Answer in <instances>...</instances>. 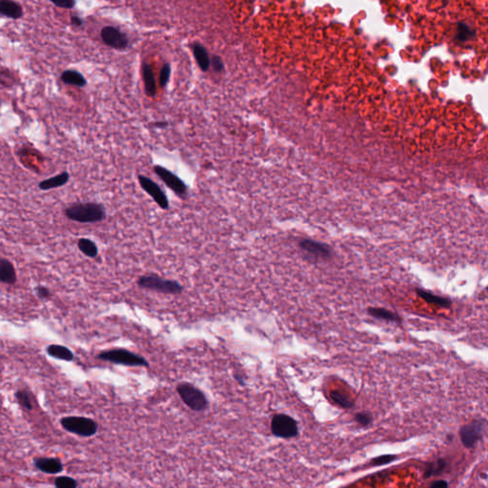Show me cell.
<instances>
[{"label": "cell", "mask_w": 488, "mask_h": 488, "mask_svg": "<svg viewBox=\"0 0 488 488\" xmlns=\"http://www.w3.org/2000/svg\"><path fill=\"white\" fill-rule=\"evenodd\" d=\"M71 22L74 26H82L83 25V19L80 18L79 16L77 15H74V16H72L71 18Z\"/></svg>", "instance_id": "obj_33"}, {"label": "cell", "mask_w": 488, "mask_h": 488, "mask_svg": "<svg viewBox=\"0 0 488 488\" xmlns=\"http://www.w3.org/2000/svg\"><path fill=\"white\" fill-rule=\"evenodd\" d=\"M15 398L19 403L28 411L33 410V403L31 401V394L26 390H18L15 393Z\"/></svg>", "instance_id": "obj_25"}, {"label": "cell", "mask_w": 488, "mask_h": 488, "mask_svg": "<svg viewBox=\"0 0 488 488\" xmlns=\"http://www.w3.org/2000/svg\"><path fill=\"white\" fill-rule=\"evenodd\" d=\"M271 430L278 438L291 439L299 435V425L294 418L286 414H277L272 418Z\"/></svg>", "instance_id": "obj_7"}, {"label": "cell", "mask_w": 488, "mask_h": 488, "mask_svg": "<svg viewBox=\"0 0 488 488\" xmlns=\"http://www.w3.org/2000/svg\"><path fill=\"white\" fill-rule=\"evenodd\" d=\"M50 1L58 8H64V9H72L75 4L74 0H50Z\"/></svg>", "instance_id": "obj_30"}, {"label": "cell", "mask_w": 488, "mask_h": 488, "mask_svg": "<svg viewBox=\"0 0 488 488\" xmlns=\"http://www.w3.org/2000/svg\"><path fill=\"white\" fill-rule=\"evenodd\" d=\"M487 291H488V287L487 288Z\"/></svg>", "instance_id": "obj_38"}, {"label": "cell", "mask_w": 488, "mask_h": 488, "mask_svg": "<svg viewBox=\"0 0 488 488\" xmlns=\"http://www.w3.org/2000/svg\"><path fill=\"white\" fill-rule=\"evenodd\" d=\"M46 351H47L49 356H51L55 359L66 360V361H72L74 359V355H73L72 351L69 348L62 346V345H49L47 347Z\"/></svg>", "instance_id": "obj_19"}, {"label": "cell", "mask_w": 488, "mask_h": 488, "mask_svg": "<svg viewBox=\"0 0 488 488\" xmlns=\"http://www.w3.org/2000/svg\"><path fill=\"white\" fill-rule=\"evenodd\" d=\"M448 483L445 481V480H439V481H435L433 482L430 485L431 488H448Z\"/></svg>", "instance_id": "obj_32"}, {"label": "cell", "mask_w": 488, "mask_h": 488, "mask_svg": "<svg viewBox=\"0 0 488 488\" xmlns=\"http://www.w3.org/2000/svg\"><path fill=\"white\" fill-rule=\"evenodd\" d=\"M101 38L107 46L116 50L126 49L129 45L127 35L113 26H107L102 29Z\"/></svg>", "instance_id": "obj_10"}, {"label": "cell", "mask_w": 488, "mask_h": 488, "mask_svg": "<svg viewBox=\"0 0 488 488\" xmlns=\"http://www.w3.org/2000/svg\"><path fill=\"white\" fill-rule=\"evenodd\" d=\"M154 172L164 182V184L181 200H186L188 197V186L186 183L172 171L160 165L154 166Z\"/></svg>", "instance_id": "obj_8"}, {"label": "cell", "mask_w": 488, "mask_h": 488, "mask_svg": "<svg viewBox=\"0 0 488 488\" xmlns=\"http://www.w3.org/2000/svg\"><path fill=\"white\" fill-rule=\"evenodd\" d=\"M60 423L65 430L85 438L96 435L99 430V424L86 417H64Z\"/></svg>", "instance_id": "obj_5"}, {"label": "cell", "mask_w": 488, "mask_h": 488, "mask_svg": "<svg viewBox=\"0 0 488 488\" xmlns=\"http://www.w3.org/2000/svg\"><path fill=\"white\" fill-rule=\"evenodd\" d=\"M97 359L109 361L115 364L149 367V362L142 356H139L138 354L131 352L129 350L122 348H115L108 351H103L97 356Z\"/></svg>", "instance_id": "obj_2"}, {"label": "cell", "mask_w": 488, "mask_h": 488, "mask_svg": "<svg viewBox=\"0 0 488 488\" xmlns=\"http://www.w3.org/2000/svg\"><path fill=\"white\" fill-rule=\"evenodd\" d=\"M367 312L370 316H373L375 318L382 319L391 323H397V324H402V319L401 316H399L397 313L390 311L385 308H380V307H370L367 309Z\"/></svg>", "instance_id": "obj_14"}, {"label": "cell", "mask_w": 488, "mask_h": 488, "mask_svg": "<svg viewBox=\"0 0 488 488\" xmlns=\"http://www.w3.org/2000/svg\"><path fill=\"white\" fill-rule=\"evenodd\" d=\"M35 468L46 474H58L63 471V464L57 458H36L34 459Z\"/></svg>", "instance_id": "obj_12"}, {"label": "cell", "mask_w": 488, "mask_h": 488, "mask_svg": "<svg viewBox=\"0 0 488 488\" xmlns=\"http://www.w3.org/2000/svg\"><path fill=\"white\" fill-rule=\"evenodd\" d=\"M235 378H236V380H237V381H238L241 384L244 385V379L243 377H242V376H237V375H236V376H235Z\"/></svg>", "instance_id": "obj_36"}, {"label": "cell", "mask_w": 488, "mask_h": 488, "mask_svg": "<svg viewBox=\"0 0 488 488\" xmlns=\"http://www.w3.org/2000/svg\"><path fill=\"white\" fill-rule=\"evenodd\" d=\"M144 89L145 93L149 98H155L157 95V83L154 71L149 64H143L142 66Z\"/></svg>", "instance_id": "obj_15"}, {"label": "cell", "mask_w": 488, "mask_h": 488, "mask_svg": "<svg viewBox=\"0 0 488 488\" xmlns=\"http://www.w3.org/2000/svg\"><path fill=\"white\" fill-rule=\"evenodd\" d=\"M398 458L397 455H383V456H379V457H376L374 458L373 459H371L369 465L371 466H381V465H384V464H388L394 460H396Z\"/></svg>", "instance_id": "obj_27"}, {"label": "cell", "mask_w": 488, "mask_h": 488, "mask_svg": "<svg viewBox=\"0 0 488 488\" xmlns=\"http://www.w3.org/2000/svg\"><path fill=\"white\" fill-rule=\"evenodd\" d=\"M300 245L303 251H305L307 254L311 255L316 259H325L330 258V249L324 244H319L317 242L310 240H305L301 242Z\"/></svg>", "instance_id": "obj_11"}, {"label": "cell", "mask_w": 488, "mask_h": 488, "mask_svg": "<svg viewBox=\"0 0 488 488\" xmlns=\"http://www.w3.org/2000/svg\"><path fill=\"white\" fill-rule=\"evenodd\" d=\"M77 247L80 252L90 259H95L99 255V248L96 243L90 239L81 238L77 242Z\"/></svg>", "instance_id": "obj_22"}, {"label": "cell", "mask_w": 488, "mask_h": 488, "mask_svg": "<svg viewBox=\"0 0 488 488\" xmlns=\"http://www.w3.org/2000/svg\"><path fill=\"white\" fill-rule=\"evenodd\" d=\"M488 421L485 418L473 419L459 429V439L462 445L467 449H472L482 441Z\"/></svg>", "instance_id": "obj_6"}, {"label": "cell", "mask_w": 488, "mask_h": 488, "mask_svg": "<svg viewBox=\"0 0 488 488\" xmlns=\"http://www.w3.org/2000/svg\"><path fill=\"white\" fill-rule=\"evenodd\" d=\"M355 420L361 426H369L373 422V417L368 412H360L355 416Z\"/></svg>", "instance_id": "obj_29"}, {"label": "cell", "mask_w": 488, "mask_h": 488, "mask_svg": "<svg viewBox=\"0 0 488 488\" xmlns=\"http://www.w3.org/2000/svg\"><path fill=\"white\" fill-rule=\"evenodd\" d=\"M448 466V461L444 458L436 459L427 464L426 470L423 474L424 479H430L432 477L440 476L444 473Z\"/></svg>", "instance_id": "obj_21"}, {"label": "cell", "mask_w": 488, "mask_h": 488, "mask_svg": "<svg viewBox=\"0 0 488 488\" xmlns=\"http://www.w3.org/2000/svg\"><path fill=\"white\" fill-rule=\"evenodd\" d=\"M70 174L66 171L57 174L55 176L44 179L38 183V188L42 191H49L52 189H56L59 187L64 186L69 182Z\"/></svg>", "instance_id": "obj_13"}, {"label": "cell", "mask_w": 488, "mask_h": 488, "mask_svg": "<svg viewBox=\"0 0 488 488\" xmlns=\"http://www.w3.org/2000/svg\"><path fill=\"white\" fill-rule=\"evenodd\" d=\"M330 398L333 402L339 404L343 408H352L355 405L354 402L347 395L338 390L331 391Z\"/></svg>", "instance_id": "obj_24"}, {"label": "cell", "mask_w": 488, "mask_h": 488, "mask_svg": "<svg viewBox=\"0 0 488 488\" xmlns=\"http://www.w3.org/2000/svg\"><path fill=\"white\" fill-rule=\"evenodd\" d=\"M453 440H454V435H453V434H448V435L446 436V441H447V443H451Z\"/></svg>", "instance_id": "obj_37"}, {"label": "cell", "mask_w": 488, "mask_h": 488, "mask_svg": "<svg viewBox=\"0 0 488 488\" xmlns=\"http://www.w3.org/2000/svg\"><path fill=\"white\" fill-rule=\"evenodd\" d=\"M55 487L58 488H75L78 487V483L71 477L60 476L55 480Z\"/></svg>", "instance_id": "obj_26"}, {"label": "cell", "mask_w": 488, "mask_h": 488, "mask_svg": "<svg viewBox=\"0 0 488 488\" xmlns=\"http://www.w3.org/2000/svg\"><path fill=\"white\" fill-rule=\"evenodd\" d=\"M193 52L201 70L203 72H206L210 67V58L206 49L201 46V44H196L193 48Z\"/></svg>", "instance_id": "obj_23"}, {"label": "cell", "mask_w": 488, "mask_h": 488, "mask_svg": "<svg viewBox=\"0 0 488 488\" xmlns=\"http://www.w3.org/2000/svg\"><path fill=\"white\" fill-rule=\"evenodd\" d=\"M64 215L78 223H97L106 218V210L101 203L75 202L64 210Z\"/></svg>", "instance_id": "obj_1"}, {"label": "cell", "mask_w": 488, "mask_h": 488, "mask_svg": "<svg viewBox=\"0 0 488 488\" xmlns=\"http://www.w3.org/2000/svg\"><path fill=\"white\" fill-rule=\"evenodd\" d=\"M138 285L143 289L171 295L181 294L183 291V286L178 281L165 279L157 275H146L140 277L138 280Z\"/></svg>", "instance_id": "obj_4"}, {"label": "cell", "mask_w": 488, "mask_h": 488, "mask_svg": "<svg viewBox=\"0 0 488 488\" xmlns=\"http://www.w3.org/2000/svg\"><path fill=\"white\" fill-rule=\"evenodd\" d=\"M0 13L4 16L13 19H18L23 15L21 6L13 0H1Z\"/></svg>", "instance_id": "obj_17"}, {"label": "cell", "mask_w": 488, "mask_h": 488, "mask_svg": "<svg viewBox=\"0 0 488 488\" xmlns=\"http://www.w3.org/2000/svg\"><path fill=\"white\" fill-rule=\"evenodd\" d=\"M138 178L141 188L155 201L158 207L162 210H168L170 207L169 200L158 183L143 174H139Z\"/></svg>", "instance_id": "obj_9"}, {"label": "cell", "mask_w": 488, "mask_h": 488, "mask_svg": "<svg viewBox=\"0 0 488 488\" xmlns=\"http://www.w3.org/2000/svg\"><path fill=\"white\" fill-rule=\"evenodd\" d=\"M35 292L36 294V296L41 299V300H46V299H49L51 297V292L50 290L47 287H44V286H36L35 288Z\"/></svg>", "instance_id": "obj_31"}, {"label": "cell", "mask_w": 488, "mask_h": 488, "mask_svg": "<svg viewBox=\"0 0 488 488\" xmlns=\"http://www.w3.org/2000/svg\"><path fill=\"white\" fill-rule=\"evenodd\" d=\"M162 125L167 126V125H168V123H167V122H158V123H155V124H154V127H158V128H165V127H164V126H162Z\"/></svg>", "instance_id": "obj_35"}, {"label": "cell", "mask_w": 488, "mask_h": 488, "mask_svg": "<svg viewBox=\"0 0 488 488\" xmlns=\"http://www.w3.org/2000/svg\"><path fill=\"white\" fill-rule=\"evenodd\" d=\"M213 65L215 71H220L222 69V63L217 58H213Z\"/></svg>", "instance_id": "obj_34"}, {"label": "cell", "mask_w": 488, "mask_h": 488, "mask_svg": "<svg viewBox=\"0 0 488 488\" xmlns=\"http://www.w3.org/2000/svg\"><path fill=\"white\" fill-rule=\"evenodd\" d=\"M61 80L65 84L79 87V88H83L87 85V80L84 75L74 70H67L62 72Z\"/></svg>", "instance_id": "obj_20"}, {"label": "cell", "mask_w": 488, "mask_h": 488, "mask_svg": "<svg viewBox=\"0 0 488 488\" xmlns=\"http://www.w3.org/2000/svg\"><path fill=\"white\" fill-rule=\"evenodd\" d=\"M416 293L419 298H421L423 301H425L429 304L438 305V306L443 307V308H450L452 305V302L450 300L446 299L445 297H441V296L432 294L428 291H425L422 289H416Z\"/></svg>", "instance_id": "obj_18"}, {"label": "cell", "mask_w": 488, "mask_h": 488, "mask_svg": "<svg viewBox=\"0 0 488 488\" xmlns=\"http://www.w3.org/2000/svg\"><path fill=\"white\" fill-rule=\"evenodd\" d=\"M170 76H171V66L170 64L166 63L163 65L159 73V84L161 88H165L168 84Z\"/></svg>", "instance_id": "obj_28"}, {"label": "cell", "mask_w": 488, "mask_h": 488, "mask_svg": "<svg viewBox=\"0 0 488 488\" xmlns=\"http://www.w3.org/2000/svg\"><path fill=\"white\" fill-rule=\"evenodd\" d=\"M180 399L189 408L196 412H202L208 409L209 402L201 389L189 383H182L176 386Z\"/></svg>", "instance_id": "obj_3"}, {"label": "cell", "mask_w": 488, "mask_h": 488, "mask_svg": "<svg viewBox=\"0 0 488 488\" xmlns=\"http://www.w3.org/2000/svg\"><path fill=\"white\" fill-rule=\"evenodd\" d=\"M0 280L2 283L15 284L16 282V273L15 267L11 260L1 259L0 260Z\"/></svg>", "instance_id": "obj_16"}]
</instances>
